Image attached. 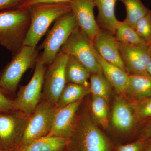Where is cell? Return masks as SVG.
Listing matches in <instances>:
<instances>
[{
	"mask_svg": "<svg viewBox=\"0 0 151 151\" xmlns=\"http://www.w3.org/2000/svg\"><path fill=\"white\" fill-rule=\"evenodd\" d=\"M119 44L127 73L151 77L147 71V65L151 59V50L148 45L127 46L119 42Z\"/></svg>",
	"mask_w": 151,
	"mask_h": 151,
	"instance_id": "8fae6325",
	"label": "cell"
},
{
	"mask_svg": "<svg viewBox=\"0 0 151 151\" xmlns=\"http://www.w3.org/2000/svg\"><path fill=\"white\" fill-rule=\"evenodd\" d=\"M56 109L55 105L45 101H40L29 116L24 136L19 149L35 140L47 136L51 129Z\"/></svg>",
	"mask_w": 151,
	"mask_h": 151,
	"instance_id": "30bf717a",
	"label": "cell"
},
{
	"mask_svg": "<svg viewBox=\"0 0 151 151\" xmlns=\"http://www.w3.org/2000/svg\"><path fill=\"white\" fill-rule=\"evenodd\" d=\"M134 29L139 35L150 45L151 42V11L137 21Z\"/></svg>",
	"mask_w": 151,
	"mask_h": 151,
	"instance_id": "4316f807",
	"label": "cell"
},
{
	"mask_svg": "<svg viewBox=\"0 0 151 151\" xmlns=\"http://www.w3.org/2000/svg\"><path fill=\"white\" fill-rule=\"evenodd\" d=\"M92 119L105 129L109 127L108 103L102 97L92 95L91 105Z\"/></svg>",
	"mask_w": 151,
	"mask_h": 151,
	"instance_id": "cb8c5ba5",
	"label": "cell"
},
{
	"mask_svg": "<svg viewBox=\"0 0 151 151\" xmlns=\"http://www.w3.org/2000/svg\"><path fill=\"white\" fill-rule=\"evenodd\" d=\"M68 58L67 55L59 52L48 65L45 74L41 101L56 106L66 84L65 69Z\"/></svg>",
	"mask_w": 151,
	"mask_h": 151,
	"instance_id": "9c48e42d",
	"label": "cell"
},
{
	"mask_svg": "<svg viewBox=\"0 0 151 151\" xmlns=\"http://www.w3.org/2000/svg\"><path fill=\"white\" fill-rule=\"evenodd\" d=\"M118 0H94L98 11L97 23L100 28L116 34L119 23L115 14V6Z\"/></svg>",
	"mask_w": 151,
	"mask_h": 151,
	"instance_id": "e0dca14e",
	"label": "cell"
},
{
	"mask_svg": "<svg viewBox=\"0 0 151 151\" xmlns=\"http://www.w3.org/2000/svg\"><path fill=\"white\" fill-rule=\"evenodd\" d=\"M129 103L139 125L151 120V96L140 100H130Z\"/></svg>",
	"mask_w": 151,
	"mask_h": 151,
	"instance_id": "484cf974",
	"label": "cell"
},
{
	"mask_svg": "<svg viewBox=\"0 0 151 151\" xmlns=\"http://www.w3.org/2000/svg\"><path fill=\"white\" fill-rule=\"evenodd\" d=\"M142 125V127L139 131L136 140L140 139L145 141L151 139V119Z\"/></svg>",
	"mask_w": 151,
	"mask_h": 151,
	"instance_id": "4dcf8cb0",
	"label": "cell"
},
{
	"mask_svg": "<svg viewBox=\"0 0 151 151\" xmlns=\"http://www.w3.org/2000/svg\"><path fill=\"white\" fill-rule=\"evenodd\" d=\"M69 4L77 26L93 41L100 29L94 17V0H72Z\"/></svg>",
	"mask_w": 151,
	"mask_h": 151,
	"instance_id": "7c38bea8",
	"label": "cell"
},
{
	"mask_svg": "<svg viewBox=\"0 0 151 151\" xmlns=\"http://www.w3.org/2000/svg\"><path fill=\"white\" fill-rule=\"evenodd\" d=\"M92 42L95 49L101 58L126 71L120 53L119 42L114 35L100 28Z\"/></svg>",
	"mask_w": 151,
	"mask_h": 151,
	"instance_id": "5bb4252c",
	"label": "cell"
},
{
	"mask_svg": "<svg viewBox=\"0 0 151 151\" xmlns=\"http://www.w3.org/2000/svg\"><path fill=\"white\" fill-rule=\"evenodd\" d=\"M24 0H0V10L17 8Z\"/></svg>",
	"mask_w": 151,
	"mask_h": 151,
	"instance_id": "1f68e13d",
	"label": "cell"
},
{
	"mask_svg": "<svg viewBox=\"0 0 151 151\" xmlns=\"http://www.w3.org/2000/svg\"><path fill=\"white\" fill-rule=\"evenodd\" d=\"M116 148L89 113L84 111L77 114L74 128L68 138L66 151H115Z\"/></svg>",
	"mask_w": 151,
	"mask_h": 151,
	"instance_id": "6da1fadb",
	"label": "cell"
},
{
	"mask_svg": "<svg viewBox=\"0 0 151 151\" xmlns=\"http://www.w3.org/2000/svg\"><path fill=\"white\" fill-rule=\"evenodd\" d=\"M45 65L38 58L31 79L27 85L20 88L13 100L15 111L29 116L40 103L46 70Z\"/></svg>",
	"mask_w": 151,
	"mask_h": 151,
	"instance_id": "52a82bcc",
	"label": "cell"
},
{
	"mask_svg": "<svg viewBox=\"0 0 151 151\" xmlns=\"http://www.w3.org/2000/svg\"><path fill=\"white\" fill-rule=\"evenodd\" d=\"M90 93L89 88L78 84L67 83L65 84L57 103V109L82 100Z\"/></svg>",
	"mask_w": 151,
	"mask_h": 151,
	"instance_id": "44dd1931",
	"label": "cell"
},
{
	"mask_svg": "<svg viewBox=\"0 0 151 151\" xmlns=\"http://www.w3.org/2000/svg\"><path fill=\"white\" fill-rule=\"evenodd\" d=\"M60 52L75 58L92 73H102L93 42L78 26Z\"/></svg>",
	"mask_w": 151,
	"mask_h": 151,
	"instance_id": "8992f818",
	"label": "cell"
},
{
	"mask_svg": "<svg viewBox=\"0 0 151 151\" xmlns=\"http://www.w3.org/2000/svg\"><path fill=\"white\" fill-rule=\"evenodd\" d=\"M0 151H1V150H0Z\"/></svg>",
	"mask_w": 151,
	"mask_h": 151,
	"instance_id": "d590c367",
	"label": "cell"
},
{
	"mask_svg": "<svg viewBox=\"0 0 151 151\" xmlns=\"http://www.w3.org/2000/svg\"><path fill=\"white\" fill-rule=\"evenodd\" d=\"M97 56L103 73L112 87L121 96L125 95L129 80V74L117 65L103 59L97 51Z\"/></svg>",
	"mask_w": 151,
	"mask_h": 151,
	"instance_id": "2e32d148",
	"label": "cell"
},
{
	"mask_svg": "<svg viewBox=\"0 0 151 151\" xmlns=\"http://www.w3.org/2000/svg\"><path fill=\"white\" fill-rule=\"evenodd\" d=\"M68 139L45 136L19 149L18 151H66Z\"/></svg>",
	"mask_w": 151,
	"mask_h": 151,
	"instance_id": "ffe728a7",
	"label": "cell"
},
{
	"mask_svg": "<svg viewBox=\"0 0 151 151\" xmlns=\"http://www.w3.org/2000/svg\"><path fill=\"white\" fill-rule=\"evenodd\" d=\"M30 23L29 9L0 12V45L15 54L24 46Z\"/></svg>",
	"mask_w": 151,
	"mask_h": 151,
	"instance_id": "7a4b0ae2",
	"label": "cell"
},
{
	"mask_svg": "<svg viewBox=\"0 0 151 151\" xmlns=\"http://www.w3.org/2000/svg\"><path fill=\"white\" fill-rule=\"evenodd\" d=\"M29 116L17 111L0 113V150L18 151Z\"/></svg>",
	"mask_w": 151,
	"mask_h": 151,
	"instance_id": "ba28073f",
	"label": "cell"
},
{
	"mask_svg": "<svg viewBox=\"0 0 151 151\" xmlns=\"http://www.w3.org/2000/svg\"><path fill=\"white\" fill-rule=\"evenodd\" d=\"M72 12L60 17L49 32L42 44V54L38 59L45 65H49L55 59L60 49L77 26Z\"/></svg>",
	"mask_w": 151,
	"mask_h": 151,
	"instance_id": "5b68a950",
	"label": "cell"
},
{
	"mask_svg": "<svg viewBox=\"0 0 151 151\" xmlns=\"http://www.w3.org/2000/svg\"><path fill=\"white\" fill-rule=\"evenodd\" d=\"M111 120L115 129L121 134H130L139 125L129 102L122 96L115 99Z\"/></svg>",
	"mask_w": 151,
	"mask_h": 151,
	"instance_id": "9a60e30c",
	"label": "cell"
},
{
	"mask_svg": "<svg viewBox=\"0 0 151 151\" xmlns=\"http://www.w3.org/2000/svg\"><path fill=\"white\" fill-rule=\"evenodd\" d=\"M14 111L12 99L0 88V113H10Z\"/></svg>",
	"mask_w": 151,
	"mask_h": 151,
	"instance_id": "f1b7e54d",
	"label": "cell"
},
{
	"mask_svg": "<svg viewBox=\"0 0 151 151\" xmlns=\"http://www.w3.org/2000/svg\"><path fill=\"white\" fill-rule=\"evenodd\" d=\"M36 48L24 45L0 73V88L8 96L16 94L19 83L26 71L36 63Z\"/></svg>",
	"mask_w": 151,
	"mask_h": 151,
	"instance_id": "277c9868",
	"label": "cell"
},
{
	"mask_svg": "<svg viewBox=\"0 0 151 151\" xmlns=\"http://www.w3.org/2000/svg\"><path fill=\"white\" fill-rule=\"evenodd\" d=\"M28 9L31 23L24 46L34 48L53 22L71 12L69 3L39 4Z\"/></svg>",
	"mask_w": 151,
	"mask_h": 151,
	"instance_id": "3957f363",
	"label": "cell"
},
{
	"mask_svg": "<svg viewBox=\"0 0 151 151\" xmlns=\"http://www.w3.org/2000/svg\"><path fill=\"white\" fill-rule=\"evenodd\" d=\"M125 95L130 100H140L151 96V77L129 74V80Z\"/></svg>",
	"mask_w": 151,
	"mask_h": 151,
	"instance_id": "ac0fdd59",
	"label": "cell"
},
{
	"mask_svg": "<svg viewBox=\"0 0 151 151\" xmlns=\"http://www.w3.org/2000/svg\"><path fill=\"white\" fill-rule=\"evenodd\" d=\"M114 36L118 42L127 46L148 45L125 20L120 22Z\"/></svg>",
	"mask_w": 151,
	"mask_h": 151,
	"instance_id": "7402d4cb",
	"label": "cell"
},
{
	"mask_svg": "<svg viewBox=\"0 0 151 151\" xmlns=\"http://www.w3.org/2000/svg\"><path fill=\"white\" fill-rule=\"evenodd\" d=\"M119 1L123 3L127 11V17L124 20L133 28L137 21L150 11L143 4L141 0Z\"/></svg>",
	"mask_w": 151,
	"mask_h": 151,
	"instance_id": "d4e9b609",
	"label": "cell"
},
{
	"mask_svg": "<svg viewBox=\"0 0 151 151\" xmlns=\"http://www.w3.org/2000/svg\"><path fill=\"white\" fill-rule=\"evenodd\" d=\"M149 47H150V50H151V43L150 44V45H149Z\"/></svg>",
	"mask_w": 151,
	"mask_h": 151,
	"instance_id": "e575fe53",
	"label": "cell"
},
{
	"mask_svg": "<svg viewBox=\"0 0 151 151\" xmlns=\"http://www.w3.org/2000/svg\"><path fill=\"white\" fill-rule=\"evenodd\" d=\"M66 83H72L89 88L91 73L75 58L68 55L65 69Z\"/></svg>",
	"mask_w": 151,
	"mask_h": 151,
	"instance_id": "d6986e66",
	"label": "cell"
},
{
	"mask_svg": "<svg viewBox=\"0 0 151 151\" xmlns=\"http://www.w3.org/2000/svg\"><path fill=\"white\" fill-rule=\"evenodd\" d=\"M145 145V141L138 139L132 142L116 146L115 151H143Z\"/></svg>",
	"mask_w": 151,
	"mask_h": 151,
	"instance_id": "83f0119b",
	"label": "cell"
},
{
	"mask_svg": "<svg viewBox=\"0 0 151 151\" xmlns=\"http://www.w3.org/2000/svg\"><path fill=\"white\" fill-rule=\"evenodd\" d=\"M89 84V92L92 95L102 97L108 103L112 86L103 72L92 73Z\"/></svg>",
	"mask_w": 151,
	"mask_h": 151,
	"instance_id": "603a6c76",
	"label": "cell"
},
{
	"mask_svg": "<svg viewBox=\"0 0 151 151\" xmlns=\"http://www.w3.org/2000/svg\"><path fill=\"white\" fill-rule=\"evenodd\" d=\"M147 71L148 73H149V75L151 77V59L150 61L149 62L148 65H147Z\"/></svg>",
	"mask_w": 151,
	"mask_h": 151,
	"instance_id": "836d02e7",
	"label": "cell"
},
{
	"mask_svg": "<svg viewBox=\"0 0 151 151\" xmlns=\"http://www.w3.org/2000/svg\"><path fill=\"white\" fill-rule=\"evenodd\" d=\"M82 100L56 109L47 136L68 139L73 131Z\"/></svg>",
	"mask_w": 151,
	"mask_h": 151,
	"instance_id": "4fadbf2b",
	"label": "cell"
},
{
	"mask_svg": "<svg viewBox=\"0 0 151 151\" xmlns=\"http://www.w3.org/2000/svg\"><path fill=\"white\" fill-rule=\"evenodd\" d=\"M145 145L143 151H151V139L145 141Z\"/></svg>",
	"mask_w": 151,
	"mask_h": 151,
	"instance_id": "d6a6232c",
	"label": "cell"
},
{
	"mask_svg": "<svg viewBox=\"0 0 151 151\" xmlns=\"http://www.w3.org/2000/svg\"><path fill=\"white\" fill-rule=\"evenodd\" d=\"M72 0H24L17 8L29 9L31 7L42 4H62L69 3Z\"/></svg>",
	"mask_w": 151,
	"mask_h": 151,
	"instance_id": "f546056e",
	"label": "cell"
}]
</instances>
